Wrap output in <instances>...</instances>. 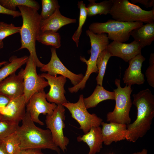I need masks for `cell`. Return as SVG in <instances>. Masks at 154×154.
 Returning <instances> with one entry per match:
<instances>
[{"label": "cell", "instance_id": "6da1fadb", "mask_svg": "<svg viewBox=\"0 0 154 154\" xmlns=\"http://www.w3.org/2000/svg\"><path fill=\"white\" fill-rule=\"evenodd\" d=\"M132 104L137 108L136 119L127 125L126 139L135 143L145 135L151 127L154 117V96L148 88L133 95Z\"/></svg>", "mask_w": 154, "mask_h": 154}, {"label": "cell", "instance_id": "7a4b0ae2", "mask_svg": "<svg viewBox=\"0 0 154 154\" xmlns=\"http://www.w3.org/2000/svg\"><path fill=\"white\" fill-rule=\"evenodd\" d=\"M21 126L16 133L20 140L21 150L48 149L60 154V149L54 143L50 131L36 125L29 114L26 112Z\"/></svg>", "mask_w": 154, "mask_h": 154}, {"label": "cell", "instance_id": "3957f363", "mask_svg": "<svg viewBox=\"0 0 154 154\" xmlns=\"http://www.w3.org/2000/svg\"><path fill=\"white\" fill-rule=\"evenodd\" d=\"M20 12L23 23L19 33L21 37V46L18 49L26 48L28 50L36 65L41 68L44 66L39 60L36 49V41L40 32L41 19L38 11L25 6L17 7Z\"/></svg>", "mask_w": 154, "mask_h": 154}, {"label": "cell", "instance_id": "277c9868", "mask_svg": "<svg viewBox=\"0 0 154 154\" xmlns=\"http://www.w3.org/2000/svg\"><path fill=\"white\" fill-rule=\"evenodd\" d=\"M110 14L114 20L132 23L141 22L146 23L154 22V7L150 11L142 9L127 0H113Z\"/></svg>", "mask_w": 154, "mask_h": 154}, {"label": "cell", "instance_id": "5b68a950", "mask_svg": "<svg viewBox=\"0 0 154 154\" xmlns=\"http://www.w3.org/2000/svg\"><path fill=\"white\" fill-rule=\"evenodd\" d=\"M86 33L90 39V56L88 60H86L84 57L80 56V60L87 65V69L82 81L77 85L68 88L69 91L71 93H76L79 90L83 89L90 75L98 72L96 61L98 56L101 51L107 48L109 44V39L106 33L95 34L89 30L86 31Z\"/></svg>", "mask_w": 154, "mask_h": 154}, {"label": "cell", "instance_id": "8992f818", "mask_svg": "<svg viewBox=\"0 0 154 154\" xmlns=\"http://www.w3.org/2000/svg\"><path fill=\"white\" fill-rule=\"evenodd\" d=\"M115 83L117 87L114 90L115 95V106L114 110L107 114L106 121L127 125L131 121L129 115L133 104L131 97L132 91L131 86L126 85L124 88L121 87L120 80L117 78L115 79Z\"/></svg>", "mask_w": 154, "mask_h": 154}, {"label": "cell", "instance_id": "52a82bcc", "mask_svg": "<svg viewBox=\"0 0 154 154\" xmlns=\"http://www.w3.org/2000/svg\"><path fill=\"white\" fill-rule=\"evenodd\" d=\"M143 25L141 22L129 23L109 19L105 22L92 23L89 30L95 34H107L109 40L123 43L129 40L131 31Z\"/></svg>", "mask_w": 154, "mask_h": 154}, {"label": "cell", "instance_id": "ba28073f", "mask_svg": "<svg viewBox=\"0 0 154 154\" xmlns=\"http://www.w3.org/2000/svg\"><path fill=\"white\" fill-rule=\"evenodd\" d=\"M65 109L62 104H58L51 115H46L45 123L47 128L50 131L55 144L63 152L66 151L69 143L68 138L64 135L65 127L64 121Z\"/></svg>", "mask_w": 154, "mask_h": 154}, {"label": "cell", "instance_id": "9c48e42d", "mask_svg": "<svg viewBox=\"0 0 154 154\" xmlns=\"http://www.w3.org/2000/svg\"><path fill=\"white\" fill-rule=\"evenodd\" d=\"M84 98L83 95L81 94L76 102H68L62 105L69 110L72 117L79 124L80 129L86 134L92 127L100 126L103 119L96 114H91L88 112L85 105Z\"/></svg>", "mask_w": 154, "mask_h": 154}, {"label": "cell", "instance_id": "30bf717a", "mask_svg": "<svg viewBox=\"0 0 154 154\" xmlns=\"http://www.w3.org/2000/svg\"><path fill=\"white\" fill-rule=\"evenodd\" d=\"M36 65L31 56H29L26 66L23 70L24 93L26 104L35 93L44 90L48 86V82L40 74H38Z\"/></svg>", "mask_w": 154, "mask_h": 154}, {"label": "cell", "instance_id": "8fae6325", "mask_svg": "<svg viewBox=\"0 0 154 154\" xmlns=\"http://www.w3.org/2000/svg\"><path fill=\"white\" fill-rule=\"evenodd\" d=\"M57 106L54 103L47 101L46 94L43 90L36 92L31 96L26 105V112L34 123L42 125L44 123L39 119V115L41 114L51 115Z\"/></svg>", "mask_w": 154, "mask_h": 154}, {"label": "cell", "instance_id": "7c38bea8", "mask_svg": "<svg viewBox=\"0 0 154 154\" xmlns=\"http://www.w3.org/2000/svg\"><path fill=\"white\" fill-rule=\"evenodd\" d=\"M51 57L50 61L40 68L42 72L54 76L60 75L69 79L73 86L79 84L83 79L84 75L82 74H76L68 69L62 64L57 55L56 49L50 48Z\"/></svg>", "mask_w": 154, "mask_h": 154}, {"label": "cell", "instance_id": "4fadbf2b", "mask_svg": "<svg viewBox=\"0 0 154 154\" xmlns=\"http://www.w3.org/2000/svg\"><path fill=\"white\" fill-rule=\"evenodd\" d=\"M40 75L47 80L50 87L49 92L46 94L47 101L57 105H62L68 102L64 96L66 91L64 86L67 81L66 78L61 75L52 76L47 73H43Z\"/></svg>", "mask_w": 154, "mask_h": 154}, {"label": "cell", "instance_id": "5bb4252c", "mask_svg": "<svg viewBox=\"0 0 154 154\" xmlns=\"http://www.w3.org/2000/svg\"><path fill=\"white\" fill-rule=\"evenodd\" d=\"M23 70L22 68L17 74L14 73L0 82V94L11 100L24 95Z\"/></svg>", "mask_w": 154, "mask_h": 154}, {"label": "cell", "instance_id": "9a60e30c", "mask_svg": "<svg viewBox=\"0 0 154 154\" xmlns=\"http://www.w3.org/2000/svg\"><path fill=\"white\" fill-rule=\"evenodd\" d=\"M107 49L112 56L119 57L125 62L141 53L142 47L137 42L134 40L129 43L113 41L108 45Z\"/></svg>", "mask_w": 154, "mask_h": 154}, {"label": "cell", "instance_id": "2e32d148", "mask_svg": "<svg viewBox=\"0 0 154 154\" xmlns=\"http://www.w3.org/2000/svg\"><path fill=\"white\" fill-rule=\"evenodd\" d=\"M145 58L140 54L130 60L129 66L126 69L123 80L126 85L143 84L145 81L144 75L142 73L141 67Z\"/></svg>", "mask_w": 154, "mask_h": 154}, {"label": "cell", "instance_id": "e0dca14e", "mask_svg": "<svg viewBox=\"0 0 154 154\" xmlns=\"http://www.w3.org/2000/svg\"><path fill=\"white\" fill-rule=\"evenodd\" d=\"M101 125L103 143L105 145H109L113 142L126 139L127 125L102 121Z\"/></svg>", "mask_w": 154, "mask_h": 154}, {"label": "cell", "instance_id": "ac0fdd59", "mask_svg": "<svg viewBox=\"0 0 154 154\" xmlns=\"http://www.w3.org/2000/svg\"><path fill=\"white\" fill-rule=\"evenodd\" d=\"M26 104L23 95L11 100L0 114L1 119L19 123L22 120L26 114Z\"/></svg>", "mask_w": 154, "mask_h": 154}, {"label": "cell", "instance_id": "d6986e66", "mask_svg": "<svg viewBox=\"0 0 154 154\" xmlns=\"http://www.w3.org/2000/svg\"><path fill=\"white\" fill-rule=\"evenodd\" d=\"M77 141H83L88 145L90 149L88 154H96L100 152L103 143L101 127L100 126L92 127L88 133L78 137Z\"/></svg>", "mask_w": 154, "mask_h": 154}, {"label": "cell", "instance_id": "ffe728a7", "mask_svg": "<svg viewBox=\"0 0 154 154\" xmlns=\"http://www.w3.org/2000/svg\"><path fill=\"white\" fill-rule=\"evenodd\" d=\"M75 19H71L63 15L59 8L47 19L41 20L40 23L41 32L52 31L57 32L62 27L65 25L76 23Z\"/></svg>", "mask_w": 154, "mask_h": 154}, {"label": "cell", "instance_id": "44dd1931", "mask_svg": "<svg viewBox=\"0 0 154 154\" xmlns=\"http://www.w3.org/2000/svg\"><path fill=\"white\" fill-rule=\"evenodd\" d=\"M130 35L142 48L150 45L154 40V22L146 23L133 30Z\"/></svg>", "mask_w": 154, "mask_h": 154}, {"label": "cell", "instance_id": "7402d4cb", "mask_svg": "<svg viewBox=\"0 0 154 154\" xmlns=\"http://www.w3.org/2000/svg\"><path fill=\"white\" fill-rule=\"evenodd\" d=\"M114 91L110 92L102 86L97 85L92 94L89 97L84 98V102L87 109L96 107L100 103L107 100H114Z\"/></svg>", "mask_w": 154, "mask_h": 154}, {"label": "cell", "instance_id": "603a6c76", "mask_svg": "<svg viewBox=\"0 0 154 154\" xmlns=\"http://www.w3.org/2000/svg\"><path fill=\"white\" fill-rule=\"evenodd\" d=\"M29 56H25L18 57L13 56L9 58V62L0 69V82L16 71L27 62Z\"/></svg>", "mask_w": 154, "mask_h": 154}, {"label": "cell", "instance_id": "cb8c5ba5", "mask_svg": "<svg viewBox=\"0 0 154 154\" xmlns=\"http://www.w3.org/2000/svg\"><path fill=\"white\" fill-rule=\"evenodd\" d=\"M86 7L87 16L91 17L96 15H107L109 14L113 4V0H105L97 3L95 0H89Z\"/></svg>", "mask_w": 154, "mask_h": 154}, {"label": "cell", "instance_id": "d4e9b609", "mask_svg": "<svg viewBox=\"0 0 154 154\" xmlns=\"http://www.w3.org/2000/svg\"><path fill=\"white\" fill-rule=\"evenodd\" d=\"M111 56L107 48L101 51L96 61L98 74L96 79L98 85L102 86L103 78L107 63Z\"/></svg>", "mask_w": 154, "mask_h": 154}, {"label": "cell", "instance_id": "484cf974", "mask_svg": "<svg viewBox=\"0 0 154 154\" xmlns=\"http://www.w3.org/2000/svg\"><path fill=\"white\" fill-rule=\"evenodd\" d=\"M1 140L7 154H20V140L16 132Z\"/></svg>", "mask_w": 154, "mask_h": 154}, {"label": "cell", "instance_id": "4316f807", "mask_svg": "<svg viewBox=\"0 0 154 154\" xmlns=\"http://www.w3.org/2000/svg\"><path fill=\"white\" fill-rule=\"evenodd\" d=\"M37 40L43 44L51 46L56 49L59 48L61 46V37L59 33L57 32H41Z\"/></svg>", "mask_w": 154, "mask_h": 154}, {"label": "cell", "instance_id": "83f0119b", "mask_svg": "<svg viewBox=\"0 0 154 154\" xmlns=\"http://www.w3.org/2000/svg\"><path fill=\"white\" fill-rule=\"evenodd\" d=\"M0 4L9 10L16 11V7L25 6L30 7L38 11L40 5L36 1L34 0H0Z\"/></svg>", "mask_w": 154, "mask_h": 154}, {"label": "cell", "instance_id": "f1b7e54d", "mask_svg": "<svg viewBox=\"0 0 154 154\" xmlns=\"http://www.w3.org/2000/svg\"><path fill=\"white\" fill-rule=\"evenodd\" d=\"M78 7L80 9L79 23L78 27L72 37V39L78 47L79 40L82 32V28L86 20L87 12L86 6L83 1L78 2Z\"/></svg>", "mask_w": 154, "mask_h": 154}, {"label": "cell", "instance_id": "f546056e", "mask_svg": "<svg viewBox=\"0 0 154 154\" xmlns=\"http://www.w3.org/2000/svg\"><path fill=\"white\" fill-rule=\"evenodd\" d=\"M41 4L42 10L40 14L41 20L49 17L60 7L57 0H42Z\"/></svg>", "mask_w": 154, "mask_h": 154}, {"label": "cell", "instance_id": "4dcf8cb0", "mask_svg": "<svg viewBox=\"0 0 154 154\" xmlns=\"http://www.w3.org/2000/svg\"><path fill=\"white\" fill-rule=\"evenodd\" d=\"M19 123L9 120L0 119V140L15 132Z\"/></svg>", "mask_w": 154, "mask_h": 154}, {"label": "cell", "instance_id": "1f68e13d", "mask_svg": "<svg viewBox=\"0 0 154 154\" xmlns=\"http://www.w3.org/2000/svg\"><path fill=\"white\" fill-rule=\"evenodd\" d=\"M21 26L17 27L13 23L8 24L0 22V41L7 37L17 33H19Z\"/></svg>", "mask_w": 154, "mask_h": 154}, {"label": "cell", "instance_id": "d6a6232c", "mask_svg": "<svg viewBox=\"0 0 154 154\" xmlns=\"http://www.w3.org/2000/svg\"><path fill=\"white\" fill-rule=\"evenodd\" d=\"M147 82L151 87L154 88V54L151 53L149 59V66L145 72Z\"/></svg>", "mask_w": 154, "mask_h": 154}, {"label": "cell", "instance_id": "836d02e7", "mask_svg": "<svg viewBox=\"0 0 154 154\" xmlns=\"http://www.w3.org/2000/svg\"><path fill=\"white\" fill-rule=\"evenodd\" d=\"M0 13L6 14L12 16L13 18L21 16L19 11H11L7 9L0 4Z\"/></svg>", "mask_w": 154, "mask_h": 154}, {"label": "cell", "instance_id": "e575fe53", "mask_svg": "<svg viewBox=\"0 0 154 154\" xmlns=\"http://www.w3.org/2000/svg\"><path fill=\"white\" fill-rule=\"evenodd\" d=\"M11 100L6 96L0 94V114L7 106Z\"/></svg>", "mask_w": 154, "mask_h": 154}, {"label": "cell", "instance_id": "d590c367", "mask_svg": "<svg viewBox=\"0 0 154 154\" xmlns=\"http://www.w3.org/2000/svg\"><path fill=\"white\" fill-rule=\"evenodd\" d=\"M131 3L135 4L139 3L144 5L146 8L154 7V0H131Z\"/></svg>", "mask_w": 154, "mask_h": 154}, {"label": "cell", "instance_id": "8d00e7d4", "mask_svg": "<svg viewBox=\"0 0 154 154\" xmlns=\"http://www.w3.org/2000/svg\"><path fill=\"white\" fill-rule=\"evenodd\" d=\"M40 149H32L22 150L20 154H44L41 152Z\"/></svg>", "mask_w": 154, "mask_h": 154}, {"label": "cell", "instance_id": "74e56055", "mask_svg": "<svg viewBox=\"0 0 154 154\" xmlns=\"http://www.w3.org/2000/svg\"><path fill=\"white\" fill-rule=\"evenodd\" d=\"M0 154H7L1 140H0Z\"/></svg>", "mask_w": 154, "mask_h": 154}, {"label": "cell", "instance_id": "f35d334b", "mask_svg": "<svg viewBox=\"0 0 154 154\" xmlns=\"http://www.w3.org/2000/svg\"><path fill=\"white\" fill-rule=\"evenodd\" d=\"M148 151L145 149H143L140 151L133 153L132 154H147Z\"/></svg>", "mask_w": 154, "mask_h": 154}, {"label": "cell", "instance_id": "ab89813d", "mask_svg": "<svg viewBox=\"0 0 154 154\" xmlns=\"http://www.w3.org/2000/svg\"><path fill=\"white\" fill-rule=\"evenodd\" d=\"M8 62L6 61H4L0 62V67L2 65H4L7 63Z\"/></svg>", "mask_w": 154, "mask_h": 154}, {"label": "cell", "instance_id": "60d3db41", "mask_svg": "<svg viewBox=\"0 0 154 154\" xmlns=\"http://www.w3.org/2000/svg\"><path fill=\"white\" fill-rule=\"evenodd\" d=\"M4 46V44L2 41H0V49L2 48Z\"/></svg>", "mask_w": 154, "mask_h": 154}, {"label": "cell", "instance_id": "b9f144b4", "mask_svg": "<svg viewBox=\"0 0 154 154\" xmlns=\"http://www.w3.org/2000/svg\"><path fill=\"white\" fill-rule=\"evenodd\" d=\"M1 119V114H0V119Z\"/></svg>", "mask_w": 154, "mask_h": 154}, {"label": "cell", "instance_id": "7bdbcfd3", "mask_svg": "<svg viewBox=\"0 0 154 154\" xmlns=\"http://www.w3.org/2000/svg\"></svg>", "mask_w": 154, "mask_h": 154}]
</instances>
